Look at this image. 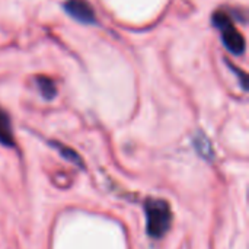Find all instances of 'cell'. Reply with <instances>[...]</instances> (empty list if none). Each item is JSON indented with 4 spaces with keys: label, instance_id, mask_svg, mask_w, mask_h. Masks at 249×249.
I'll return each instance as SVG.
<instances>
[{
    "label": "cell",
    "instance_id": "cell-2",
    "mask_svg": "<svg viewBox=\"0 0 249 249\" xmlns=\"http://www.w3.org/2000/svg\"><path fill=\"white\" fill-rule=\"evenodd\" d=\"M213 25L220 31L222 41L225 47L235 55H242L247 48L245 36L241 34V31L233 25V20L231 19L229 13L225 10H219L213 15Z\"/></svg>",
    "mask_w": 249,
    "mask_h": 249
},
{
    "label": "cell",
    "instance_id": "cell-4",
    "mask_svg": "<svg viewBox=\"0 0 249 249\" xmlns=\"http://www.w3.org/2000/svg\"><path fill=\"white\" fill-rule=\"evenodd\" d=\"M0 144L6 147H13L15 146V137L12 131V123L9 114L0 108Z\"/></svg>",
    "mask_w": 249,
    "mask_h": 249
},
{
    "label": "cell",
    "instance_id": "cell-6",
    "mask_svg": "<svg viewBox=\"0 0 249 249\" xmlns=\"http://www.w3.org/2000/svg\"><path fill=\"white\" fill-rule=\"evenodd\" d=\"M193 143H194V147H196V150H197V153L201 156V158H204V159H213L214 158V150H213V146H212V143H210V140L204 136V134H197L196 137H194V140H193Z\"/></svg>",
    "mask_w": 249,
    "mask_h": 249
},
{
    "label": "cell",
    "instance_id": "cell-3",
    "mask_svg": "<svg viewBox=\"0 0 249 249\" xmlns=\"http://www.w3.org/2000/svg\"><path fill=\"white\" fill-rule=\"evenodd\" d=\"M64 10L80 23L95 25L98 20L95 10L88 0H67L64 3Z\"/></svg>",
    "mask_w": 249,
    "mask_h": 249
},
{
    "label": "cell",
    "instance_id": "cell-5",
    "mask_svg": "<svg viewBox=\"0 0 249 249\" xmlns=\"http://www.w3.org/2000/svg\"><path fill=\"white\" fill-rule=\"evenodd\" d=\"M36 86H38V90L41 93V96L47 101H51L55 98L57 95V86H55V82L51 79V77H47V76H39L36 77Z\"/></svg>",
    "mask_w": 249,
    "mask_h": 249
},
{
    "label": "cell",
    "instance_id": "cell-1",
    "mask_svg": "<svg viewBox=\"0 0 249 249\" xmlns=\"http://www.w3.org/2000/svg\"><path fill=\"white\" fill-rule=\"evenodd\" d=\"M146 231L153 239H162L172 225V209L166 200L147 198L144 201Z\"/></svg>",
    "mask_w": 249,
    "mask_h": 249
},
{
    "label": "cell",
    "instance_id": "cell-7",
    "mask_svg": "<svg viewBox=\"0 0 249 249\" xmlns=\"http://www.w3.org/2000/svg\"><path fill=\"white\" fill-rule=\"evenodd\" d=\"M53 146L57 149V152H58L64 159H67L69 162L76 163V165H79V166H83V162H82L80 156H79L73 149H70V147H67V146L61 144V143H53Z\"/></svg>",
    "mask_w": 249,
    "mask_h": 249
}]
</instances>
